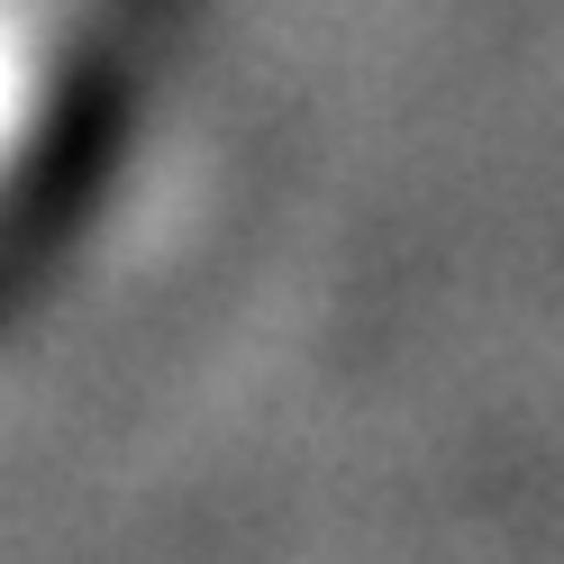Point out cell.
I'll use <instances>...</instances> for the list:
<instances>
[{
    "mask_svg": "<svg viewBox=\"0 0 564 564\" xmlns=\"http://www.w3.org/2000/svg\"><path fill=\"white\" fill-rule=\"evenodd\" d=\"M100 74V0H0V228L46 192Z\"/></svg>",
    "mask_w": 564,
    "mask_h": 564,
    "instance_id": "1",
    "label": "cell"
}]
</instances>
